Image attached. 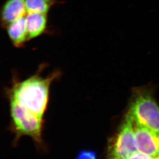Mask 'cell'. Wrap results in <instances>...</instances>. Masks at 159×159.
<instances>
[{
  "label": "cell",
  "instance_id": "9",
  "mask_svg": "<svg viewBox=\"0 0 159 159\" xmlns=\"http://www.w3.org/2000/svg\"><path fill=\"white\" fill-rule=\"evenodd\" d=\"M57 3L56 0H25L27 12L47 14L52 6Z\"/></svg>",
  "mask_w": 159,
  "mask_h": 159
},
{
  "label": "cell",
  "instance_id": "10",
  "mask_svg": "<svg viewBox=\"0 0 159 159\" xmlns=\"http://www.w3.org/2000/svg\"><path fill=\"white\" fill-rule=\"evenodd\" d=\"M75 159H97L96 153L92 150H82Z\"/></svg>",
  "mask_w": 159,
  "mask_h": 159
},
{
  "label": "cell",
  "instance_id": "11",
  "mask_svg": "<svg viewBox=\"0 0 159 159\" xmlns=\"http://www.w3.org/2000/svg\"><path fill=\"white\" fill-rule=\"evenodd\" d=\"M128 159H159V156L152 157L137 152L134 153Z\"/></svg>",
  "mask_w": 159,
  "mask_h": 159
},
{
  "label": "cell",
  "instance_id": "2",
  "mask_svg": "<svg viewBox=\"0 0 159 159\" xmlns=\"http://www.w3.org/2000/svg\"><path fill=\"white\" fill-rule=\"evenodd\" d=\"M155 91L152 84L132 88L126 114L134 124L159 133V105L155 99Z\"/></svg>",
  "mask_w": 159,
  "mask_h": 159
},
{
  "label": "cell",
  "instance_id": "7",
  "mask_svg": "<svg viewBox=\"0 0 159 159\" xmlns=\"http://www.w3.org/2000/svg\"><path fill=\"white\" fill-rule=\"evenodd\" d=\"M25 17L28 41L37 37L45 32L48 23L47 14L28 12Z\"/></svg>",
  "mask_w": 159,
  "mask_h": 159
},
{
  "label": "cell",
  "instance_id": "6",
  "mask_svg": "<svg viewBox=\"0 0 159 159\" xmlns=\"http://www.w3.org/2000/svg\"><path fill=\"white\" fill-rule=\"evenodd\" d=\"M27 12L25 0H6L1 11V24L6 28L10 23L24 17Z\"/></svg>",
  "mask_w": 159,
  "mask_h": 159
},
{
  "label": "cell",
  "instance_id": "4",
  "mask_svg": "<svg viewBox=\"0 0 159 159\" xmlns=\"http://www.w3.org/2000/svg\"><path fill=\"white\" fill-rule=\"evenodd\" d=\"M111 159H128L137 151L134 124L126 114L124 120L111 143L109 149Z\"/></svg>",
  "mask_w": 159,
  "mask_h": 159
},
{
  "label": "cell",
  "instance_id": "5",
  "mask_svg": "<svg viewBox=\"0 0 159 159\" xmlns=\"http://www.w3.org/2000/svg\"><path fill=\"white\" fill-rule=\"evenodd\" d=\"M134 132L138 152L150 156H159V133L135 124Z\"/></svg>",
  "mask_w": 159,
  "mask_h": 159
},
{
  "label": "cell",
  "instance_id": "8",
  "mask_svg": "<svg viewBox=\"0 0 159 159\" xmlns=\"http://www.w3.org/2000/svg\"><path fill=\"white\" fill-rule=\"evenodd\" d=\"M6 29L8 37L15 47L21 48L28 41L25 17L11 23Z\"/></svg>",
  "mask_w": 159,
  "mask_h": 159
},
{
  "label": "cell",
  "instance_id": "3",
  "mask_svg": "<svg viewBox=\"0 0 159 159\" xmlns=\"http://www.w3.org/2000/svg\"><path fill=\"white\" fill-rule=\"evenodd\" d=\"M10 110L12 123L18 133L20 135H28L38 143L41 142L42 118L11 99Z\"/></svg>",
  "mask_w": 159,
  "mask_h": 159
},
{
  "label": "cell",
  "instance_id": "1",
  "mask_svg": "<svg viewBox=\"0 0 159 159\" xmlns=\"http://www.w3.org/2000/svg\"><path fill=\"white\" fill-rule=\"evenodd\" d=\"M59 75L55 72L44 78L36 74L23 81H16L8 91L9 98L42 118L48 104L51 85Z\"/></svg>",
  "mask_w": 159,
  "mask_h": 159
}]
</instances>
